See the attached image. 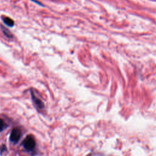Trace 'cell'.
Masks as SVG:
<instances>
[{
  "instance_id": "obj_5",
  "label": "cell",
  "mask_w": 156,
  "mask_h": 156,
  "mask_svg": "<svg viewBox=\"0 0 156 156\" xmlns=\"http://www.w3.org/2000/svg\"><path fill=\"white\" fill-rule=\"evenodd\" d=\"M1 29L3 30V33L8 38H12V34L10 33V31L8 29H6L3 26H1Z\"/></svg>"
},
{
  "instance_id": "obj_3",
  "label": "cell",
  "mask_w": 156,
  "mask_h": 156,
  "mask_svg": "<svg viewBox=\"0 0 156 156\" xmlns=\"http://www.w3.org/2000/svg\"><path fill=\"white\" fill-rule=\"evenodd\" d=\"M31 96H32V101H33L34 104L36 106V107L38 108V109H43L44 107V104L43 102L40 100H39L37 97H36L34 93L33 92H31Z\"/></svg>"
},
{
  "instance_id": "obj_6",
  "label": "cell",
  "mask_w": 156,
  "mask_h": 156,
  "mask_svg": "<svg viewBox=\"0 0 156 156\" xmlns=\"http://www.w3.org/2000/svg\"><path fill=\"white\" fill-rule=\"evenodd\" d=\"M5 123H4L3 120L0 118V132H2L3 130L6 127Z\"/></svg>"
},
{
  "instance_id": "obj_2",
  "label": "cell",
  "mask_w": 156,
  "mask_h": 156,
  "mask_svg": "<svg viewBox=\"0 0 156 156\" xmlns=\"http://www.w3.org/2000/svg\"><path fill=\"white\" fill-rule=\"evenodd\" d=\"M22 136V132L20 130L17 128H15L12 131L10 135V140L12 143L14 144L17 143L20 140Z\"/></svg>"
},
{
  "instance_id": "obj_4",
  "label": "cell",
  "mask_w": 156,
  "mask_h": 156,
  "mask_svg": "<svg viewBox=\"0 0 156 156\" xmlns=\"http://www.w3.org/2000/svg\"><path fill=\"white\" fill-rule=\"evenodd\" d=\"M2 19H3L4 23L6 25H8V26H9V27L14 26V22L13 21L11 18H9V17H3Z\"/></svg>"
},
{
  "instance_id": "obj_1",
  "label": "cell",
  "mask_w": 156,
  "mask_h": 156,
  "mask_svg": "<svg viewBox=\"0 0 156 156\" xmlns=\"http://www.w3.org/2000/svg\"><path fill=\"white\" fill-rule=\"evenodd\" d=\"M23 146L26 150L28 151H31L36 147V141L34 138L31 135H28L27 137L23 140Z\"/></svg>"
}]
</instances>
